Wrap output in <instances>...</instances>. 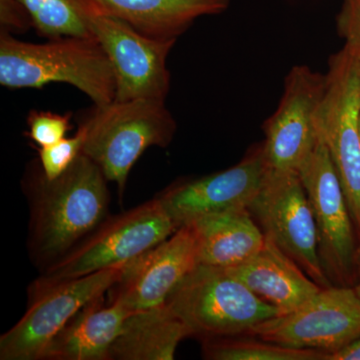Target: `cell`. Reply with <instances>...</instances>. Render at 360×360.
<instances>
[{
  "label": "cell",
  "mask_w": 360,
  "mask_h": 360,
  "mask_svg": "<svg viewBox=\"0 0 360 360\" xmlns=\"http://www.w3.org/2000/svg\"><path fill=\"white\" fill-rule=\"evenodd\" d=\"M165 303L201 340L246 335L281 315L225 269L205 264H198Z\"/></svg>",
  "instance_id": "4"
},
{
  "label": "cell",
  "mask_w": 360,
  "mask_h": 360,
  "mask_svg": "<svg viewBox=\"0 0 360 360\" xmlns=\"http://www.w3.org/2000/svg\"><path fill=\"white\" fill-rule=\"evenodd\" d=\"M198 264L195 236L189 225H184L125 265L110 290V302L122 303L130 312L160 307Z\"/></svg>",
  "instance_id": "14"
},
{
  "label": "cell",
  "mask_w": 360,
  "mask_h": 360,
  "mask_svg": "<svg viewBox=\"0 0 360 360\" xmlns=\"http://www.w3.org/2000/svg\"><path fill=\"white\" fill-rule=\"evenodd\" d=\"M297 174L314 213L324 274L331 284L347 286L345 283L356 258L354 220L335 165L321 139L298 168Z\"/></svg>",
  "instance_id": "11"
},
{
  "label": "cell",
  "mask_w": 360,
  "mask_h": 360,
  "mask_svg": "<svg viewBox=\"0 0 360 360\" xmlns=\"http://www.w3.org/2000/svg\"><path fill=\"white\" fill-rule=\"evenodd\" d=\"M101 167L84 153L58 179H47L39 161L23 179L30 202L28 251L46 269L108 217L110 191Z\"/></svg>",
  "instance_id": "1"
},
{
  "label": "cell",
  "mask_w": 360,
  "mask_h": 360,
  "mask_svg": "<svg viewBox=\"0 0 360 360\" xmlns=\"http://www.w3.org/2000/svg\"><path fill=\"white\" fill-rule=\"evenodd\" d=\"M355 262H357V264H359L360 266V243L359 248H357L356 250V258H355Z\"/></svg>",
  "instance_id": "26"
},
{
  "label": "cell",
  "mask_w": 360,
  "mask_h": 360,
  "mask_svg": "<svg viewBox=\"0 0 360 360\" xmlns=\"http://www.w3.org/2000/svg\"><path fill=\"white\" fill-rule=\"evenodd\" d=\"M86 130L82 153L117 186L123 198L135 162L153 146L165 148L174 141L177 125L165 101L139 98L97 106L80 122Z\"/></svg>",
  "instance_id": "3"
},
{
  "label": "cell",
  "mask_w": 360,
  "mask_h": 360,
  "mask_svg": "<svg viewBox=\"0 0 360 360\" xmlns=\"http://www.w3.org/2000/svg\"><path fill=\"white\" fill-rule=\"evenodd\" d=\"M54 82L77 87L94 105L115 101V71L94 37H63L32 44L1 30L0 84L13 89H42Z\"/></svg>",
  "instance_id": "2"
},
{
  "label": "cell",
  "mask_w": 360,
  "mask_h": 360,
  "mask_svg": "<svg viewBox=\"0 0 360 360\" xmlns=\"http://www.w3.org/2000/svg\"><path fill=\"white\" fill-rule=\"evenodd\" d=\"M125 265L49 285L32 284L25 315L0 338V359L41 360L49 343L70 319L120 281Z\"/></svg>",
  "instance_id": "7"
},
{
  "label": "cell",
  "mask_w": 360,
  "mask_h": 360,
  "mask_svg": "<svg viewBox=\"0 0 360 360\" xmlns=\"http://www.w3.org/2000/svg\"><path fill=\"white\" fill-rule=\"evenodd\" d=\"M267 169L262 142L250 148L234 167L175 182L156 198L179 229L205 215L248 210L262 188Z\"/></svg>",
  "instance_id": "13"
},
{
  "label": "cell",
  "mask_w": 360,
  "mask_h": 360,
  "mask_svg": "<svg viewBox=\"0 0 360 360\" xmlns=\"http://www.w3.org/2000/svg\"><path fill=\"white\" fill-rule=\"evenodd\" d=\"M79 7L90 33L112 65L115 101H165L170 89L167 58L176 41L151 39L118 18Z\"/></svg>",
  "instance_id": "10"
},
{
  "label": "cell",
  "mask_w": 360,
  "mask_h": 360,
  "mask_svg": "<svg viewBox=\"0 0 360 360\" xmlns=\"http://www.w3.org/2000/svg\"><path fill=\"white\" fill-rule=\"evenodd\" d=\"M177 231L158 198L106 217L89 236L32 284L49 285L127 264Z\"/></svg>",
  "instance_id": "5"
},
{
  "label": "cell",
  "mask_w": 360,
  "mask_h": 360,
  "mask_svg": "<svg viewBox=\"0 0 360 360\" xmlns=\"http://www.w3.org/2000/svg\"><path fill=\"white\" fill-rule=\"evenodd\" d=\"M336 23L345 46L360 59V0H342Z\"/></svg>",
  "instance_id": "24"
},
{
  "label": "cell",
  "mask_w": 360,
  "mask_h": 360,
  "mask_svg": "<svg viewBox=\"0 0 360 360\" xmlns=\"http://www.w3.org/2000/svg\"><path fill=\"white\" fill-rule=\"evenodd\" d=\"M248 210L271 239L321 288L333 285L322 269L316 225L297 172L267 169L264 184Z\"/></svg>",
  "instance_id": "8"
},
{
  "label": "cell",
  "mask_w": 360,
  "mask_h": 360,
  "mask_svg": "<svg viewBox=\"0 0 360 360\" xmlns=\"http://www.w3.org/2000/svg\"><path fill=\"white\" fill-rule=\"evenodd\" d=\"M245 335L335 354L360 338V297L348 286L321 288L293 311L260 322Z\"/></svg>",
  "instance_id": "9"
},
{
  "label": "cell",
  "mask_w": 360,
  "mask_h": 360,
  "mask_svg": "<svg viewBox=\"0 0 360 360\" xmlns=\"http://www.w3.org/2000/svg\"><path fill=\"white\" fill-rule=\"evenodd\" d=\"M79 6L112 16L158 40H175L202 16L224 13L231 0H77Z\"/></svg>",
  "instance_id": "15"
},
{
  "label": "cell",
  "mask_w": 360,
  "mask_h": 360,
  "mask_svg": "<svg viewBox=\"0 0 360 360\" xmlns=\"http://www.w3.org/2000/svg\"><path fill=\"white\" fill-rule=\"evenodd\" d=\"M225 270L281 315L293 311L322 288L266 236L257 255Z\"/></svg>",
  "instance_id": "16"
},
{
  "label": "cell",
  "mask_w": 360,
  "mask_h": 360,
  "mask_svg": "<svg viewBox=\"0 0 360 360\" xmlns=\"http://www.w3.org/2000/svg\"><path fill=\"white\" fill-rule=\"evenodd\" d=\"M131 314L122 303H87L49 343L41 360H110V352Z\"/></svg>",
  "instance_id": "17"
},
{
  "label": "cell",
  "mask_w": 360,
  "mask_h": 360,
  "mask_svg": "<svg viewBox=\"0 0 360 360\" xmlns=\"http://www.w3.org/2000/svg\"><path fill=\"white\" fill-rule=\"evenodd\" d=\"M326 360H360V338L335 354H329Z\"/></svg>",
  "instance_id": "25"
},
{
  "label": "cell",
  "mask_w": 360,
  "mask_h": 360,
  "mask_svg": "<svg viewBox=\"0 0 360 360\" xmlns=\"http://www.w3.org/2000/svg\"><path fill=\"white\" fill-rule=\"evenodd\" d=\"M191 329L165 303L131 312L113 345L110 360H172Z\"/></svg>",
  "instance_id": "19"
},
{
  "label": "cell",
  "mask_w": 360,
  "mask_h": 360,
  "mask_svg": "<svg viewBox=\"0 0 360 360\" xmlns=\"http://www.w3.org/2000/svg\"><path fill=\"white\" fill-rule=\"evenodd\" d=\"M44 39L92 37L77 0H14Z\"/></svg>",
  "instance_id": "21"
},
{
  "label": "cell",
  "mask_w": 360,
  "mask_h": 360,
  "mask_svg": "<svg viewBox=\"0 0 360 360\" xmlns=\"http://www.w3.org/2000/svg\"><path fill=\"white\" fill-rule=\"evenodd\" d=\"M315 125L360 231V59L345 45L329 58Z\"/></svg>",
  "instance_id": "6"
},
{
  "label": "cell",
  "mask_w": 360,
  "mask_h": 360,
  "mask_svg": "<svg viewBox=\"0 0 360 360\" xmlns=\"http://www.w3.org/2000/svg\"><path fill=\"white\" fill-rule=\"evenodd\" d=\"M85 137L86 130L79 125L77 134L73 136L65 137L52 146L37 148L40 167L47 179H58L65 174L78 156L82 155Z\"/></svg>",
  "instance_id": "22"
},
{
  "label": "cell",
  "mask_w": 360,
  "mask_h": 360,
  "mask_svg": "<svg viewBox=\"0 0 360 360\" xmlns=\"http://www.w3.org/2000/svg\"><path fill=\"white\" fill-rule=\"evenodd\" d=\"M198 246L200 264L227 267L248 262L265 243V236L248 210H229L189 222Z\"/></svg>",
  "instance_id": "18"
},
{
  "label": "cell",
  "mask_w": 360,
  "mask_h": 360,
  "mask_svg": "<svg viewBox=\"0 0 360 360\" xmlns=\"http://www.w3.org/2000/svg\"><path fill=\"white\" fill-rule=\"evenodd\" d=\"M354 290H355V291H356L357 295H359V296L360 297V283L357 284V285L355 286Z\"/></svg>",
  "instance_id": "27"
},
{
  "label": "cell",
  "mask_w": 360,
  "mask_h": 360,
  "mask_svg": "<svg viewBox=\"0 0 360 360\" xmlns=\"http://www.w3.org/2000/svg\"><path fill=\"white\" fill-rule=\"evenodd\" d=\"M202 355L210 360H326L329 354L283 347L243 335L203 340Z\"/></svg>",
  "instance_id": "20"
},
{
  "label": "cell",
  "mask_w": 360,
  "mask_h": 360,
  "mask_svg": "<svg viewBox=\"0 0 360 360\" xmlns=\"http://www.w3.org/2000/svg\"><path fill=\"white\" fill-rule=\"evenodd\" d=\"M71 113L32 110L27 115L28 130L26 136L34 142L37 148L52 146L65 139L71 129Z\"/></svg>",
  "instance_id": "23"
},
{
  "label": "cell",
  "mask_w": 360,
  "mask_h": 360,
  "mask_svg": "<svg viewBox=\"0 0 360 360\" xmlns=\"http://www.w3.org/2000/svg\"><path fill=\"white\" fill-rule=\"evenodd\" d=\"M326 89V75L295 65L284 79L283 94L274 115L264 122V155L267 167L297 172L317 142V110Z\"/></svg>",
  "instance_id": "12"
}]
</instances>
